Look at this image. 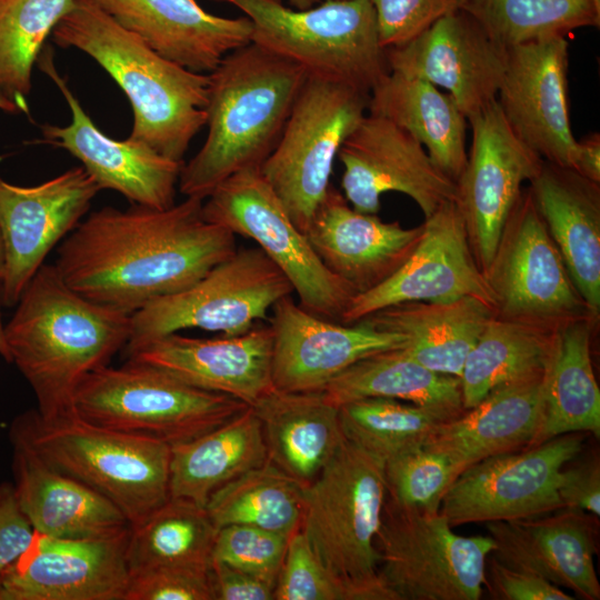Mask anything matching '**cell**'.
Instances as JSON below:
<instances>
[{
	"label": "cell",
	"instance_id": "cell-49",
	"mask_svg": "<svg viewBox=\"0 0 600 600\" xmlns=\"http://www.w3.org/2000/svg\"><path fill=\"white\" fill-rule=\"evenodd\" d=\"M34 530L21 511L13 486L0 483V576L31 543Z\"/></svg>",
	"mask_w": 600,
	"mask_h": 600
},
{
	"label": "cell",
	"instance_id": "cell-55",
	"mask_svg": "<svg viewBox=\"0 0 600 600\" xmlns=\"http://www.w3.org/2000/svg\"><path fill=\"white\" fill-rule=\"evenodd\" d=\"M294 9H309L320 3L321 0H288Z\"/></svg>",
	"mask_w": 600,
	"mask_h": 600
},
{
	"label": "cell",
	"instance_id": "cell-20",
	"mask_svg": "<svg viewBox=\"0 0 600 600\" xmlns=\"http://www.w3.org/2000/svg\"><path fill=\"white\" fill-rule=\"evenodd\" d=\"M421 239L402 267L372 290L356 294L341 323H356L403 302H447L464 297L492 307L493 297L468 240L454 201L424 218Z\"/></svg>",
	"mask_w": 600,
	"mask_h": 600
},
{
	"label": "cell",
	"instance_id": "cell-31",
	"mask_svg": "<svg viewBox=\"0 0 600 600\" xmlns=\"http://www.w3.org/2000/svg\"><path fill=\"white\" fill-rule=\"evenodd\" d=\"M268 460L308 487L329 463L341 443L339 408L322 391L273 389L254 406Z\"/></svg>",
	"mask_w": 600,
	"mask_h": 600
},
{
	"label": "cell",
	"instance_id": "cell-52",
	"mask_svg": "<svg viewBox=\"0 0 600 600\" xmlns=\"http://www.w3.org/2000/svg\"><path fill=\"white\" fill-rule=\"evenodd\" d=\"M572 169L588 180L600 183V134L598 132L577 140Z\"/></svg>",
	"mask_w": 600,
	"mask_h": 600
},
{
	"label": "cell",
	"instance_id": "cell-38",
	"mask_svg": "<svg viewBox=\"0 0 600 600\" xmlns=\"http://www.w3.org/2000/svg\"><path fill=\"white\" fill-rule=\"evenodd\" d=\"M306 488L268 460L212 493L206 510L217 529L251 526L291 538L302 527Z\"/></svg>",
	"mask_w": 600,
	"mask_h": 600
},
{
	"label": "cell",
	"instance_id": "cell-26",
	"mask_svg": "<svg viewBox=\"0 0 600 600\" xmlns=\"http://www.w3.org/2000/svg\"><path fill=\"white\" fill-rule=\"evenodd\" d=\"M161 57L210 73L231 51L251 42L246 17L206 11L196 0H88Z\"/></svg>",
	"mask_w": 600,
	"mask_h": 600
},
{
	"label": "cell",
	"instance_id": "cell-50",
	"mask_svg": "<svg viewBox=\"0 0 600 600\" xmlns=\"http://www.w3.org/2000/svg\"><path fill=\"white\" fill-rule=\"evenodd\" d=\"M562 509L600 516V467L597 459L566 467L558 487Z\"/></svg>",
	"mask_w": 600,
	"mask_h": 600
},
{
	"label": "cell",
	"instance_id": "cell-27",
	"mask_svg": "<svg viewBox=\"0 0 600 600\" xmlns=\"http://www.w3.org/2000/svg\"><path fill=\"white\" fill-rule=\"evenodd\" d=\"M591 517L564 509L554 516L487 522L496 543L492 559L568 588L578 598L598 600L600 583L594 567L597 547Z\"/></svg>",
	"mask_w": 600,
	"mask_h": 600
},
{
	"label": "cell",
	"instance_id": "cell-6",
	"mask_svg": "<svg viewBox=\"0 0 600 600\" xmlns=\"http://www.w3.org/2000/svg\"><path fill=\"white\" fill-rule=\"evenodd\" d=\"M386 498L384 462L347 439L306 488L301 531L361 600H390L378 577L377 536Z\"/></svg>",
	"mask_w": 600,
	"mask_h": 600
},
{
	"label": "cell",
	"instance_id": "cell-16",
	"mask_svg": "<svg viewBox=\"0 0 600 600\" xmlns=\"http://www.w3.org/2000/svg\"><path fill=\"white\" fill-rule=\"evenodd\" d=\"M338 159L343 167V196L359 212L377 214L381 196L390 191L411 198L424 218L456 199V181L419 141L383 117L366 113L342 143Z\"/></svg>",
	"mask_w": 600,
	"mask_h": 600
},
{
	"label": "cell",
	"instance_id": "cell-57",
	"mask_svg": "<svg viewBox=\"0 0 600 600\" xmlns=\"http://www.w3.org/2000/svg\"><path fill=\"white\" fill-rule=\"evenodd\" d=\"M333 1H342V0H333Z\"/></svg>",
	"mask_w": 600,
	"mask_h": 600
},
{
	"label": "cell",
	"instance_id": "cell-39",
	"mask_svg": "<svg viewBox=\"0 0 600 600\" xmlns=\"http://www.w3.org/2000/svg\"><path fill=\"white\" fill-rule=\"evenodd\" d=\"M217 530L206 508L170 497L130 527L129 571L164 564L210 567Z\"/></svg>",
	"mask_w": 600,
	"mask_h": 600
},
{
	"label": "cell",
	"instance_id": "cell-24",
	"mask_svg": "<svg viewBox=\"0 0 600 600\" xmlns=\"http://www.w3.org/2000/svg\"><path fill=\"white\" fill-rule=\"evenodd\" d=\"M272 330L257 323L238 336L192 338L178 332L126 347L128 360L150 364L197 388L252 407L274 389Z\"/></svg>",
	"mask_w": 600,
	"mask_h": 600
},
{
	"label": "cell",
	"instance_id": "cell-3",
	"mask_svg": "<svg viewBox=\"0 0 600 600\" xmlns=\"http://www.w3.org/2000/svg\"><path fill=\"white\" fill-rule=\"evenodd\" d=\"M208 76L207 137L178 182L183 196L201 200L232 174L260 169L307 79L302 68L253 42L229 52Z\"/></svg>",
	"mask_w": 600,
	"mask_h": 600
},
{
	"label": "cell",
	"instance_id": "cell-11",
	"mask_svg": "<svg viewBox=\"0 0 600 600\" xmlns=\"http://www.w3.org/2000/svg\"><path fill=\"white\" fill-rule=\"evenodd\" d=\"M202 213L236 236L254 240L287 277L303 309L341 323L354 291L321 262L259 168L222 181L203 200Z\"/></svg>",
	"mask_w": 600,
	"mask_h": 600
},
{
	"label": "cell",
	"instance_id": "cell-23",
	"mask_svg": "<svg viewBox=\"0 0 600 600\" xmlns=\"http://www.w3.org/2000/svg\"><path fill=\"white\" fill-rule=\"evenodd\" d=\"M273 387L287 392L322 391L331 380L369 356L404 347V338L366 320L344 324L318 317L290 296L272 307Z\"/></svg>",
	"mask_w": 600,
	"mask_h": 600
},
{
	"label": "cell",
	"instance_id": "cell-1",
	"mask_svg": "<svg viewBox=\"0 0 600 600\" xmlns=\"http://www.w3.org/2000/svg\"><path fill=\"white\" fill-rule=\"evenodd\" d=\"M192 197L167 209L132 204L91 212L64 238L54 263L83 298L128 314L181 291L238 249Z\"/></svg>",
	"mask_w": 600,
	"mask_h": 600
},
{
	"label": "cell",
	"instance_id": "cell-5",
	"mask_svg": "<svg viewBox=\"0 0 600 600\" xmlns=\"http://www.w3.org/2000/svg\"><path fill=\"white\" fill-rule=\"evenodd\" d=\"M10 441L112 502L133 527L170 498L171 446L93 424L74 412L17 416Z\"/></svg>",
	"mask_w": 600,
	"mask_h": 600
},
{
	"label": "cell",
	"instance_id": "cell-44",
	"mask_svg": "<svg viewBox=\"0 0 600 600\" xmlns=\"http://www.w3.org/2000/svg\"><path fill=\"white\" fill-rule=\"evenodd\" d=\"M274 600H361V596L321 561L300 530L289 540Z\"/></svg>",
	"mask_w": 600,
	"mask_h": 600
},
{
	"label": "cell",
	"instance_id": "cell-35",
	"mask_svg": "<svg viewBox=\"0 0 600 600\" xmlns=\"http://www.w3.org/2000/svg\"><path fill=\"white\" fill-rule=\"evenodd\" d=\"M583 318L562 324L543 376L542 420L534 444L572 432L600 436V390L591 360L596 322Z\"/></svg>",
	"mask_w": 600,
	"mask_h": 600
},
{
	"label": "cell",
	"instance_id": "cell-9",
	"mask_svg": "<svg viewBox=\"0 0 600 600\" xmlns=\"http://www.w3.org/2000/svg\"><path fill=\"white\" fill-rule=\"evenodd\" d=\"M491 536L463 537L438 512L386 500L377 536L378 577L390 600H478Z\"/></svg>",
	"mask_w": 600,
	"mask_h": 600
},
{
	"label": "cell",
	"instance_id": "cell-8",
	"mask_svg": "<svg viewBox=\"0 0 600 600\" xmlns=\"http://www.w3.org/2000/svg\"><path fill=\"white\" fill-rule=\"evenodd\" d=\"M248 404L207 391L150 364L127 360L88 373L73 397V412L100 427L174 446L197 438Z\"/></svg>",
	"mask_w": 600,
	"mask_h": 600
},
{
	"label": "cell",
	"instance_id": "cell-7",
	"mask_svg": "<svg viewBox=\"0 0 600 600\" xmlns=\"http://www.w3.org/2000/svg\"><path fill=\"white\" fill-rule=\"evenodd\" d=\"M252 24L251 42L302 68L307 76L369 94L389 72L370 0H324L294 9L280 0H218Z\"/></svg>",
	"mask_w": 600,
	"mask_h": 600
},
{
	"label": "cell",
	"instance_id": "cell-33",
	"mask_svg": "<svg viewBox=\"0 0 600 600\" xmlns=\"http://www.w3.org/2000/svg\"><path fill=\"white\" fill-rule=\"evenodd\" d=\"M368 112L411 134L457 181L467 161L468 119L449 93L423 79L389 71L369 93Z\"/></svg>",
	"mask_w": 600,
	"mask_h": 600
},
{
	"label": "cell",
	"instance_id": "cell-42",
	"mask_svg": "<svg viewBox=\"0 0 600 600\" xmlns=\"http://www.w3.org/2000/svg\"><path fill=\"white\" fill-rule=\"evenodd\" d=\"M344 438L386 462L424 443L446 414L390 398H364L339 407Z\"/></svg>",
	"mask_w": 600,
	"mask_h": 600
},
{
	"label": "cell",
	"instance_id": "cell-43",
	"mask_svg": "<svg viewBox=\"0 0 600 600\" xmlns=\"http://www.w3.org/2000/svg\"><path fill=\"white\" fill-rule=\"evenodd\" d=\"M460 474L442 453L420 443L384 462L386 500L401 508L438 512L447 490Z\"/></svg>",
	"mask_w": 600,
	"mask_h": 600
},
{
	"label": "cell",
	"instance_id": "cell-21",
	"mask_svg": "<svg viewBox=\"0 0 600 600\" xmlns=\"http://www.w3.org/2000/svg\"><path fill=\"white\" fill-rule=\"evenodd\" d=\"M37 64L59 88L71 111L68 126L42 127L46 142L77 158L100 190L117 191L132 204L157 209L173 206L183 161L169 159L143 142L104 134L59 74L50 48L42 49Z\"/></svg>",
	"mask_w": 600,
	"mask_h": 600
},
{
	"label": "cell",
	"instance_id": "cell-15",
	"mask_svg": "<svg viewBox=\"0 0 600 600\" xmlns=\"http://www.w3.org/2000/svg\"><path fill=\"white\" fill-rule=\"evenodd\" d=\"M472 143L456 181L454 203L462 217L474 259L489 266L503 226L526 181L539 172L543 159L511 130L494 100L468 119Z\"/></svg>",
	"mask_w": 600,
	"mask_h": 600
},
{
	"label": "cell",
	"instance_id": "cell-47",
	"mask_svg": "<svg viewBox=\"0 0 600 600\" xmlns=\"http://www.w3.org/2000/svg\"><path fill=\"white\" fill-rule=\"evenodd\" d=\"M384 50L400 47L441 17L461 10L466 0H370Z\"/></svg>",
	"mask_w": 600,
	"mask_h": 600
},
{
	"label": "cell",
	"instance_id": "cell-51",
	"mask_svg": "<svg viewBox=\"0 0 600 600\" xmlns=\"http://www.w3.org/2000/svg\"><path fill=\"white\" fill-rule=\"evenodd\" d=\"M213 600H274L276 584L221 561H211Z\"/></svg>",
	"mask_w": 600,
	"mask_h": 600
},
{
	"label": "cell",
	"instance_id": "cell-13",
	"mask_svg": "<svg viewBox=\"0 0 600 600\" xmlns=\"http://www.w3.org/2000/svg\"><path fill=\"white\" fill-rule=\"evenodd\" d=\"M483 276L498 318L551 329L583 318L599 320L574 286L528 188L512 208Z\"/></svg>",
	"mask_w": 600,
	"mask_h": 600
},
{
	"label": "cell",
	"instance_id": "cell-14",
	"mask_svg": "<svg viewBox=\"0 0 600 600\" xmlns=\"http://www.w3.org/2000/svg\"><path fill=\"white\" fill-rule=\"evenodd\" d=\"M583 446L581 432L566 433L483 459L464 469L443 496L439 512L450 524L530 519L562 509L563 469Z\"/></svg>",
	"mask_w": 600,
	"mask_h": 600
},
{
	"label": "cell",
	"instance_id": "cell-37",
	"mask_svg": "<svg viewBox=\"0 0 600 600\" xmlns=\"http://www.w3.org/2000/svg\"><path fill=\"white\" fill-rule=\"evenodd\" d=\"M558 329L493 316L469 352L462 369L463 409L474 407L497 388L543 377Z\"/></svg>",
	"mask_w": 600,
	"mask_h": 600
},
{
	"label": "cell",
	"instance_id": "cell-53",
	"mask_svg": "<svg viewBox=\"0 0 600 600\" xmlns=\"http://www.w3.org/2000/svg\"><path fill=\"white\" fill-rule=\"evenodd\" d=\"M1 307H2V299H1V283H0V356L9 363H11V357L9 352V348L6 341L4 337V326L1 320Z\"/></svg>",
	"mask_w": 600,
	"mask_h": 600
},
{
	"label": "cell",
	"instance_id": "cell-34",
	"mask_svg": "<svg viewBox=\"0 0 600 600\" xmlns=\"http://www.w3.org/2000/svg\"><path fill=\"white\" fill-rule=\"evenodd\" d=\"M267 461L260 420L249 406L212 430L171 446L170 497L206 508L218 489Z\"/></svg>",
	"mask_w": 600,
	"mask_h": 600
},
{
	"label": "cell",
	"instance_id": "cell-29",
	"mask_svg": "<svg viewBox=\"0 0 600 600\" xmlns=\"http://www.w3.org/2000/svg\"><path fill=\"white\" fill-rule=\"evenodd\" d=\"M543 377L497 388L474 407L440 422L424 444L461 473L493 456L534 444L542 420Z\"/></svg>",
	"mask_w": 600,
	"mask_h": 600
},
{
	"label": "cell",
	"instance_id": "cell-2",
	"mask_svg": "<svg viewBox=\"0 0 600 600\" xmlns=\"http://www.w3.org/2000/svg\"><path fill=\"white\" fill-rule=\"evenodd\" d=\"M4 326L11 362L37 398L43 418L73 413L74 392L91 371L109 364L131 337V314L72 290L54 264H42Z\"/></svg>",
	"mask_w": 600,
	"mask_h": 600
},
{
	"label": "cell",
	"instance_id": "cell-56",
	"mask_svg": "<svg viewBox=\"0 0 600 600\" xmlns=\"http://www.w3.org/2000/svg\"><path fill=\"white\" fill-rule=\"evenodd\" d=\"M3 268H4V247H3V241H2V237L0 232V280L2 277Z\"/></svg>",
	"mask_w": 600,
	"mask_h": 600
},
{
	"label": "cell",
	"instance_id": "cell-32",
	"mask_svg": "<svg viewBox=\"0 0 600 600\" xmlns=\"http://www.w3.org/2000/svg\"><path fill=\"white\" fill-rule=\"evenodd\" d=\"M494 316L484 301L403 302L362 319L404 338L402 350L426 368L460 379L466 359Z\"/></svg>",
	"mask_w": 600,
	"mask_h": 600
},
{
	"label": "cell",
	"instance_id": "cell-10",
	"mask_svg": "<svg viewBox=\"0 0 600 600\" xmlns=\"http://www.w3.org/2000/svg\"><path fill=\"white\" fill-rule=\"evenodd\" d=\"M369 94L307 76L281 136L260 172L306 233L330 183L339 150L368 111Z\"/></svg>",
	"mask_w": 600,
	"mask_h": 600
},
{
	"label": "cell",
	"instance_id": "cell-28",
	"mask_svg": "<svg viewBox=\"0 0 600 600\" xmlns=\"http://www.w3.org/2000/svg\"><path fill=\"white\" fill-rule=\"evenodd\" d=\"M591 313L600 316V183L548 161L527 187Z\"/></svg>",
	"mask_w": 600,
	"mask_h": 600
},
{
	"label": "cell",
	"instance_id": "cell-12",
	"mask_svg": "<svg viewBox=\"0 0 600 600\" xmlns=\"http://www.w3.org/2000/svg\"><path fill=\"white\" fill-rule=\"evenodd\" d=\"M291 293L287 277L259 247L237 249L190 287L132 313L127 346L184 329L242 334Z\"/></svg>",
	"mask_w": 600,
	"mask_h": 600
},
{
	"label": "cell",
	"instance_id": "cell-46",
	"mask_svg": "<svg viewBox=\"0 0 600 600\" xmlns=\"http://www.w3.org/2000/svg\"><path fill=\"white\" fill-rule=\"evenodd\" d=\"M124 600H213L210 567L164 564L130 571Z\"/></svg>",
	"mask_w": 600,
	"mask_h": 600
},
{
	"label": "cell",
	"instance_id": "cell-18",
	"mask_svg": "<svg viewBox=\"0 0 600 600\" xmlns=\"http://www.w3.org/2000/svg\"><path fill=\"white\" fill-rule=\"evenodd\" d=\"M99 191L82 167L31 187L12 184L0 177L2 306L17 304L48 253L78 226Z\"/></svg>",
	"mask_w": 600,
	"mask_h": 600
},
{
	"label": "cell",
	"instance_id": "cell-22",
	"mask_svg": "<svg viewBox=\"0 0 600 600\" xmlns=\"http://www.w3.org/2000/svg\"><path fill=\"white\" fill-rule=\"evenodd\" d=\"M386 61L390 72L446 89L469 119L497 100L507 48L470 14L458 10L441 17L409 42L386 50Z\"/></svg>",
	"mask_w": 600,
	"mask_h": 600
},
{
	"label": "cell",
	"instance_id": "cell-4",
	"mask_svg": "<svg viewBox=\"0 0 600 600\" xmlns=\"http://www.w3.org/2000/svg\"><path fill=\"white\" fill-rule=\"evenodd\" d=\"M51 36L60 48L91 57L123 91L133 111L128 138L183 161L190 142L206 127L208 73L161 57L88 0H74Z\"/></svg>",
	"mask_w": 600,
	"mask_h": 600
},
{
	"label": "cell",
	"instance_id": "cell-48",
	"mask_svg": "<svg viewBox=\"0 0 600 600\" xmlns=\"http://www.w3.org/2000/svg\"><path fill=\"white\" fill-rule=\"evenodd\" d=\"M491 590L502 600H572L560 587L544 578L517 569L508 568L494 559L490 562Z\"/></svg>",
	"mask_w": 600,
	"mask_h": 600
},
{
	"label": "cell",
	"instance_id": "cell-40",
	"mask_svg": "<svg viewBox=\"0 0 600 600\" xmlns=\"http://www.w3.org/2000/svg\"><path fill=\"white\" fill-rule=\"evenodd\" d=\"M461 10L504 48L600 24L593 0H466Z\"/></svg>",
	"mask_w": 600,
	"mask_h": 600
},
{
	"label": "cell",
	"instance_id": "cell-30",
	"mask_svg": "<svg viewBox=\"0 0 600 600\" xmlns=\"http://www.w3.org/2000/svg\"><path fill=\"white\" fill-rule=\"evenodd\" d=\"M13 490L18 504L38 533L56 538H92L129 526L103 496L48 464L31 449L11 441Z\"/></svg>",
	"mask_w": 600,
	"mask_h": 600
},
{
	"label": "cell",
	"instance_id": "cell-41",
	"mask_svg": "<svg viewBox=\"0 0 600 600\" xmlns=\"http://www.w3.org/2000/svg\"><path fill=\"white\" fill-rule=\"evenodd\" d=\"M74 0H0V91L21 111L32 69L57 23Z\"/></svg>",
	"mask_w": 600,
	"mask_h": 600
},
{
	"label": "cell",
	"instance_id": "cell-45",
	"mask_svg": "<svg viewBox=\"0 0 600 600\" xmlns=\"http://www.w3.org/2000/svg\"><path fill=\"white\" fill-rule=\"evenodd\" d=\"M289 540L287 536L257 527L226 526L217 530L212 560L276 584Z\"/></svg>",
	"mask_w": 600,
	"mask_h": 600
},
{
	"label": "cell",
	"instance_id": "cell-25",
	"mask_svg": "<svg viewBox=\"0 0 600 600\" xmlns=\"http://www.w3.org/2000/svg\"><path fill=\"white\" fill-rule=\"evenodd\" d=\"M423 231L354 210L332 184L316 209L306 236L321 262L356 294L374 289L408 260Z\"/></svg>",
	"mask_w": 600,
	"mask_h": 600
},
{
	"label": "cell",
	"instance_id": "cell-36",
	"mask_svg": "<svg viewBox=\"0 0 600 600\" xmlns=\"http://www.w3.org/2000/svg\"><path fill=\"white\" fill-rule=\"evenodd\" d=\"M322 392L338 408L364 398H390L449 418L464 411L460 379L426 368L402 349L382 351L357 361L331 380Z\"/></svg>",
	"mask_w": 600,
	"mask_h": 600
},
{
	"label": "cell",
	"instance_id": "cell-54",
	"mask_svg": "<svg viewBox=\"0 0 600 600\" xmlns=\"http://www.w3.org/2000/svg\"><path fill=\"white\" fill-rule=\"evenodd\" d=\"M0 110L7 113H18L20 108L0 91Z\"/></svg>",
	"mask_w": 600,
	"mask_h": 600
},
{
	"label": "cell",
	"instance_id": "cell-17",
	"mask_svg": "<svg viewBox=\"0 0 600 600\" xmlns=\"http://www.w3.org/2000/svg\"><path fill=\"white\" fill-rule=\"evenodd\" d=\"M130 527L92 538L34 531L0 576V600H124Z\"/></svg>",
	"mask_w": 600,
	"mask_h": 600
},
{
	"label": "cell",
	"instance_id": "cell-19",
	"mask_svg": "<svg viewBox=\"0 0 600 600\" xmlns=\"http://www.w3.org/2000/svg\"><path fill=\"white\" fill-rule=\"evenodd\" d=\"M569 42L550 37L507 48L497 102L514 134L544 161L572 168Z\"/></svg>",
	"mask_w": 600,
	"mask_h": 600
}]
</instances>
